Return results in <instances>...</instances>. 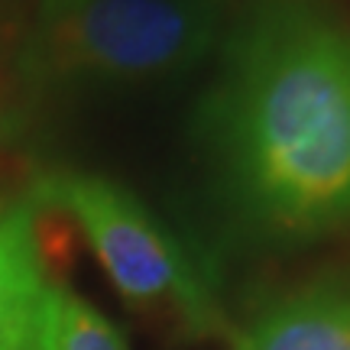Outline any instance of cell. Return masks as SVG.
Instances as JSON below:
<instances>
[{"label":"cell","mask_w":350,"mask_h":350,"mask_svg":"<svg viewBox=\"0 0 350 350\" xmlns=\"http://www.w3.org/2000/svg\"><path fill=\"white\" fill-rule=\"evenodd\" d=\"M33 195L75 221L124 299L163 308L198 334L214 327L217 314L198 266L133 191L104 175L49 172Z\"/></svg>","instance_id":"obj_3"},{"label":"cell","mask_w":350,"mask_h":350,"mask_svg":"<svg viewBox=\"0 0 350 350\" xmlns=\"http://www.w3.org/2000/svg\"><path fill=\"white\" fill-rule=\"evenodd\" d=\"M221 0H39L20 68L49 88H137L188 72L214 46Z\"/></svg>","instance_id":"obj_2"},{"label":"cell","mask_w":350,"mask_h":350,"mask_svg":"<svg viewBox=\"0 0 350 350\" xmlns=\"http://www.w3.org/2000/svg\"><path fill=\"white\" fill-rule=\"evenodd\" d=\"M46 350H126V340L94 305L72 292H59Z\"/></svg>","instance_id":"obj_6"},{"label":"cell","mask_w":350,"mask_h":350,"mask_svg":"<svg viewBox=\"0 0 350 350\" xmlns=\"http://www.w3.org/2000/svg\"><path fill=\"white\" fill-rule=\"evenodd\" d=\"M59 292L42 262L33 208L0 201V350H46Z\"/></svg>","instance_id":"obj_4"},{"label":"cell","mask_w":350,"mask_h":350,"mask_svg":"<svg viewBox=\"0 0 350 350\" xmlns=\"http://www.w3.org/2000/svg\"><path fill=\"white\" fill-rule=\"evenodd\" d=\"M234 350H350V292L338 286L292 292L237 327Z\"/></svg>","instance_id":"obj_5"},{"label":"cell","mask_w":350,"mask_h":350,"mask_svg":"<svg viewBox=\"0 0 350 350\" xmlns=\"http://www.w3.org/2000/svg\"><path fill=\"white\" fill-rule=\"evenodd\" d=\"M204 133L230 198L275 234L350 217V26L325 0H260L224 49Z\"/></svg>","instance_id":"obj_1"}]
</instances>
